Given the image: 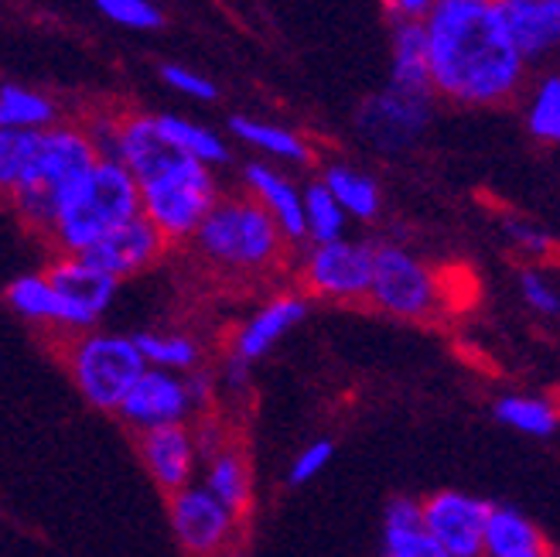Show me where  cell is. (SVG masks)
Returning a JSON list of instances; mask_svg holds the SVG:
<instances>
[{
	"instance_id": "1",
	"label": "cell",
	"mask_w": 560,
	"mask_h": 557,
	"mask_svg": "<svg viewBox=\"0 0 560 557\" xmlns=\"http://www.w3.org/2000/svg\"><path fill=\"white\" fill-rule=\"evenodd\" d=\"M428 35L434 100L455 106H506L526 82V62L492 0H438L420 18Z\"/></svg>"
},
{
	"instance_id": "2",
	"label": "cell",
	"mask_w": 560,
	"mask_h": 557,
	"mask_svg": "<svg viewBox=\"0 0 560 557\" xmlns=\"http://www.w3.org/2000/svg\"><path fill=\"white\" fill-rule=\"evenodd\" d=\"M195 254L226 274H267L288 254V240L254 195H226L212 202L191 233Z\"/></svg>"
},
{
	"instance_id": "3",
	"label": "cell",
	"mask_w": 560,
	"mask_h": 557,
	"mask_svg": "<svg viewBox=\"0 0 560 557\" xmlns=\"http://www.w3.org/2000/svg\"><path fill=\"white\" fill-rule=\"evenodd\" d=\"M140 212V185L117 158H96L55 212L45 240L59 254H82L103 233Z\"/></svg>"
},
{
	"instance_id": "4",
	"label": "cell",
	"mask_w": 560,
	"mask_h": 557,
	"mask_svg": "<svg viewBox=\"0 0 560 557\" xmlns=\"http://www.w3.org/2000/svg\"><path fill=\"white\" fill-rule=\"evenodd\" d=\"M96 158L100 154L90 141V134L82 127H69V124L45 127L38 134V148L32 154V164L24 169L18 188L8 199L24 227L45 236L62 199L72 192V185L93 169Z\"/></svg>"
},
{
	"instance_id": "5",
	"label": "cell",
	"mask_w": 560,
	"mask_h": 557,
	"mask_svg": "<svg viewBox=\"0 0 560 557\" xmlns=\"http://www.w3.org/2000/svg\"><path fill=\"white\" fill-rule=\"evenodd\" d=\"M219 199V185L209 164L195 158H175L167 169L140 182V216L167 243L191 240L195 227L206 219L212 202Z\"/></svg>"
},
{
	"instance_id": "6",
	"label": "cell",
	"mask_w": 560,
	"mask_h": 557,
	"mask_svg": "<svg viewBox=\"0 0 560 557\" xmlns=\"http://www.w3.org/2000/svg\"><path fill=\"white\" fill-rule=\"evenodd\" d=\"M62 363L90 407L114 414L130 383L144 370V356L127 336H106V332H72L62 343Z\"/></svg>"
},
{
	"instance_id": "7",
	"label": "cell",
	"mask_w": 560,
	"mask_h": 557,
	"mask_svg": "<svg viewBox=\"0 0 560 557\" xmlns=\"http://www.w3.org/2000/svg\"><path fill=\"white\" fill-rule=\"evenodd\" d=\"M366 301L404 322H431L444 312L447 294L438 270L407 254L404 246L383 243L373 250V277Z\"/></svg>"
},
{
	"instance_id": "8",
	"label": "cell",
	"mask_w": 560,
	"mask_h": 557,
	"mask_svg": "<svg viewBox=\"0 0 560 557\" xmlns=\"http://www.w3.org/2000/svg\"><path fill=\"white\" fill-rule=\"evenodd\" d=\"M373 250L376 246L355 243L346 236L315 243L312 254H307L301 264L304 294L325 298V301H342V304L366 301L370 277H373Z\"/></svg>"
},
{
	"instance_id": "9",
	"label": "cell",
	"mask_w": 560,
	"mask_h": 557,
	"mask_svg": "<svg viewBox=\"0 0 560 557\" xmlns=\"http://www.w3.org/2000/svg\"><path fill=\"white\" fill-rule=\"evenodd\" d=\"M167 520L172 534L185 554H222L240 544L243 517H236L226 503L202 486H182L167 496Z\"/></svg>"
},
{
	"instance_id": "10",
	"label": "cell",
	"mask_w": 560,
	"mask_h": 557,
	"mask_svg": "<svg viewBox=\"0 0 560 557\" xmlns=\"http://www.w3.org/2000/svg\"><path fill=\"white\" fill-rule=\"evenodd\" d=\"M45 277L62 298V332L66 336L93 328L109 304H114L117 288H120L117 277H109L106 270L93 267L79 254H59L48 264Z\"/></svg>"
},
{
	"instance_id": "11",
	"label": "cell",
	"mask_w": 560,
	"mask_h": 557,
	"mask_svg": "<svg viewBox=\"0 0 560 557\" xmlns=\"http://www.w3.org/2000/svg\"><path fill=\"white\" fill-rule=\"evenodd\" d=\"M191 397L185 390V380L175 370L161 367H144L140 376L130 383L124 401L117 404L114 414L133 431H148L161 425H185L191 414Z\"/></svg>"
},
{
	"instance_id": "12",
	"label": "cell",
	"mask_w": 560,
	"mask_h": 557,
	"mask_svg": "<svg viewBox=\"0 0 560 557\" xmlns=\"http://www.w3.org/2000/svg\"><path fill=\"white\" fill-rule=\"evenodd\" d=\"M486 517H489V503L455 489L434 492L420 503L424 531L438 541L444 557H479Z\"/></svg>"
},
{
	"instance_id": "13",
	"label": "cell",
	"mask_w": 560,
	"mask_h": 557,
	"mask_svg": "<svg viewBox=\"0 0 560 557\" xmlns=\"http://www.w3.org/2000/svg\"><path fill=\"white\" fill-rule=\"evenodd\" d=\"M167 246L172 243L151 227V219L137 212L127 222H120L117 230H109L96 243H90L79 257H86L93 267L106 270L117 281H130V277L151 270L167 254Z\"/></svg>"
},
{
	"instance_id": "14",
	"label": "cell",
	"mask_w": 560,
	"mask_h": 557,
	"mask_svg": "<svg viewBox=\"0 0 560 557\" xmlns=\"http://www.w3.org/2000/svg\"><path fill=\"white\" fill-rule=\"evenodd\" d=\"M431 100L389 86L380 96H370L359 109V130L380 151H404L410 148L431 120Z\"/></svg>"
},
{
	"instance_id": "15",
	"label": "cell",
	"mask_w": 560,
	"mask_h": 557,
	"mask_svg": "<svg viewBox=\"0 0 560 557\" xmlns=\"http://www.w3.org/2000/svg\"><path fill=\"white\" fill-rule=\"evenodd\" d=\"M137 452L154 486L164 496H172L175 489L191 483L199 444H195V434L185 425H161V428L137 431Z\"/></svg>"
},
{
	"instance_id": "16",
	"label": "cell",
	"mask_w": 560,
	"mask_h": 557,
	"mask_svg": "<svg viewBox=\"0 0 560 557\" xmlns=\"http://www.w3.org/2000/svg\"><path fill=\"white\" fill-rule=\"evenodd\" d=\"M523 62H540L560 42V0H492Z\"/></svg>"
},
{
	"instance_id": "17",
	"label": "cell",
	"mask_w": 560,
	"mask_h": 557,
	"mask_svg": "<svg viewBox=\"0 0 560 557\" xmlns=\"http://www.w3.org/2000/svg\"><path fill=\"white\" fill-rule=\"evenodd\" d=\"M304 315H307V294H277L254 318L243 322V328L233 339V356H240L243 363L254 367L257 359H264Z\"/></svg>"
},
{
	"instance_id": "18",
	"label": "cell",
	"mask_w": 560,
	"mask_h": 557,
	"mask_svg": "<svg viewBox=\"0 0 560 557\" xmlns=\"http://www.w3.org/2000/svg\"><path fill=\"white\" fill-rule=\"evenodd\" d=\"M243 182H246V192L270 212V219L277 222V230L284 233V240L288 243H304L301 188L288 175H280L277 169H267V164H246Z\"/></svg>"
},
{
	"instance_id": "19",
	"label": "cell",
	"mask_w": 560,
	"mask_h": 557,
	"mask_svg": "<svg viewBox=\"0 0 560 557\" xmlns=\"http://www.w3.org/2000/svg\"><path fill=\"white\" fill-rule=\"evenodd\" d=\"M482 554L489 557H550L553 544L540 526L513 507H489L482 526Z\"/></svg>"
},
{
	"instance_id": "20",
	"label": "cell",
	"mask_w": 560,
	"mask_h": 557,
	"mask_svg": "<svg viewBox=\"0 0 560 557\" xmlns=\"http://www.w3.org/2000/svg\"><path fill=\"white\" fill-rule=\"evenodd\" d=\"M389 86L417 96H434L431 69H428V35L420 18H394V69H389Z\"/></svg>"
},
{
	"instance_id": "21",
	"label": "cell",
	"mask_w": 560,
	"mask_h": 557,
	"mask_svg": "<svg viewBox=\"0 0 560 557\" xmlns=\"http://www.w3.org/2000/svg\"><path fill=\"white\" fill-rule=\"evenodd\" d=\"M206 489L226 503L236 517H246L254 507V472L236 444H215L206 455Z\"/></svg>"
},
{
	"instance_id": "22",
	"label": "cell",
	"mask_w": 560,
	"mask_h": 557,
	"mask_svg": "<svg viewBox=\"0 0 560 557\" xmlns=\"http://www.w3.org/2000/svg\"><path fill=\"white\" fill-rule=\"evenodd\" d=\"M4 298L24 322L42 325V328H62V298L51 288L45 274L18 277V281L8 285Z\"/></svg>"
},
{
	"instance_id": "23",
	"label": "cell",
	"mask_w": 560,
	"mask_h": 557,
	"mask_svg": "<svg viewBox=\"0 0 560 557\" xmlns=\"http://www.w3.org/2000/svg\"><path fill=\"white\" fill-rule=\"evenodd\" d=\"M322 185L335 195V202L346 209V216L362 219V222L380 216V206H383L380 185L370 175H362L359 169H349V164H328L322 175Z\"/></svg>"
},
{
	"instance_id": "24",
	"label": "cell",
	"mask_w": 560,
	"mask_h": 557,
	"mask_svg": "<svg viewBox=\"0 0 560 557\" xmlns=\"http://www.w3.org/2000/svg\"><path fill=\"white\" fill-rule=\"evenodd\" d=\"M230 130L240 137L243 144L257 148L277 161H288V164H307L312 161V148L301 134L288 130V127H277V124H264V120H249V117H233Z\"/></svg>"
},
{
	"instance_id": "25",
	"label": "cell",
	"mask_w": 560,
	"mask_h": 557,
	"mask_svg": "<svg viewBox=\"0 0 560 557\" xmlns=\"http://www.w3.org/2000/svg\"><path fill=\"white\" fill-rule=\"evenodd\" d=\"M158 127L185 158L202 161V164H209V169H219V164L230 161L226 141H222L215 130L202 127V124H191V120H182V117H172V114H158Z\"/></svg>"
},
{
	"instance_id": "26",
	"label": "cell",
	"mask_w": 560,
	"mask_h": 557,
	"mask_svg": "<svg viewBox=\"0 0 560 557\" xmlns=\"http://www.w3.org/2000/svg\"><path fill=\"white\" fill-rule=\"evenodd\" d=\"M495 421L510 425L513 431H523L529 438H553L557 425H560V414H557L553 401H547V397L513 394L495 404Z\"/></svg>"
},
{
	"instance_id": "27",
	"label": "cell",
	"mask_w": 560,
	"mask_h": 557,
	"mask_svg": "<svg viewBox=\"0 0 560 557\" xmlns=\"http://www.w3.org/2000/svg\"><path fill=\"white\" fill-rule=\"evenodd\" d=\"M59 120V109L45 93L24 86H0V127L11 130H45Z\"/></svg>"
},
{
	"instance_id": "28",
	"label": "cell",
	"mask_w": 560,
	"mask_h": 557,
	"mask_svg": "<svg viewBox=\"0 0 560 557\" xmlns=\"http://www.w3.org/2000/svg\"><path fill=\"white\" fill-rule=\"evenodd\" d=\"M301 202H304V240L312 243H325V240H339L346 236V209L335 202V195L318 182L312 188L301 192Z\"/></svg>"
},
{
	"instance_id": "29",
	"label": "cell",
	"mask_w": 560,
	"mask_h": 557,
	"mask_svg": "<svg viewBox=\"0 0 560 557\" xmlns=\"http://www.w3.org/2000/svg\"><path fill=\"white\" fill-rule=\"evenodd\" d=\"M140 356H144L148 367H161V370H175V373H188L191 367L202 363V349L188 336H158V332H140L133 336Z\"/></svg>"
},
{
	"instance_id": "30",
	"label": "cell",
	"mask_w": 560,
	"mask_h": 557,
	"mask_svg": "<svg viewBox=\"0 0 560 557\" xmlns=\"http://www.w3.org/2000/svg\"><path fill=\"white\" fill-rule=\"evenodd\" d=\"M42 130H11L0 127V195L11 199V192L18 188L24 169L32 164V154L38 148Z\"/></svg>"
},
{
	"instance_id": "31",
	"label": "cell",
	"mask_w": 560,
	"mask_h": 557,
	"mask_svg": "<svg viewBox=\"0 0 560 557\" xmlns=\"http://www.w3.org/2000/svg\"><path fill=\"white\" fill-rule=\"evenodd\" d=\"M526 130L544 144L560 141V76H544L526 109Z\"/></svg>"
},
{
	"instance_id": "32",
	"label": "cell",
	"mask_w": 560,
	"mask_h": 557,
	"mask_svg": "<svg viewBox=\"0 0 560 557\" xmlns=\"http://www.w3.org/2000/svg\"><path fill=\"white\" fill-rule=\"evenodd\" d=\"M502 230H506L510 246L516 250L520 257H526L529 264H544V267H547V264L553 260V254H557V240H553L547 230H540L537 222L510 216L506 222H502Z\"/></svg>"
},
{
	"instance_id": "33",
	"label": "cell",
	"mask_w": 560,
	"mask_h": 557,
	"mask_svg": "<svg viewBox=\"0 0 560 557\" xmlns=\"http://www.w3.org/2000/svg\"><path fill=\"white\" fill-rule=\"evenodd\" d=\"M520 294L529 312H537L540 318H557L560 315V294L553 277L544 270V264H529L520 270Z\"/></svg>"
},
{
	"instance_id": "34",
	"label": "cell",
	"mask_w": 560,
	"mask_h": 557,
	"mask_svg": "<svg viewBox=\"0 0 560 557\" xmlns=\"http://www.w3.org/2000/svg\"><path fill=\"white\" fill-rule=\"evenodd\" d=\"M96 8L124 27H133V32H158L164 24V14L154 0H96Z\"/></svg>"
},
{
	"instance_id": "35",
	"label": "cell",
	"mask_w": 560,
	"mask_h": 557,
	"mask_svg": "<svg viewBox=\"0 0 560 557\" xmlns=\"http://www.w3.org/2000/svg\"><path fill=\"white\" fill-rule=\"evenodd\" d=\"M383 554L386 557H444L438 541L420 526H404V531H383Z\"/></svg>"
},
{
	"instance_id": "36",
	"label": "cell",
	"mask_w": 560,
	"mask_h": 557,
	"mask_svg": "<svg viewBox=\"0 0 560 557\" xmlns=\"http://www.w3.org/2000/svg\"><path fill=\"white\" fill-rule=\"evenodd\" d=\"M331 459H335V441L318 438V441H312V444H304V452H298L294 462H291L288 483H291V486H304V483L318 479L322 472L328 468Z\"/></svg>"
},
{
	"instance_id": "37",
	"label": "cell",
	"mask_w": 560,
	"mask_h": 557,
	"mask_svg": "<svg viewBox=\"0 0 560 557\" xmlns=\"http://www.w3.org/2000/svg\"><path fill=\"white\" fill-rule=\"evenodd\" d=\"M161 79L167 82L172 90H178V93H185V96H191V100H215L219 96V86L212 79H206V76H199V72H191V69H185V66H161Z\"/></svg>"
},
{
	"instance_id": "38",
	"label": "cell",
	"mask_w": 560,
	"mask_h": 557,
	"mask_svg": "<svg viewBox=\"0 0 560 557\" xmlns=\"http://www.w3.org/2000/svg\"><path fill=\"white\" fill-rule=\"evenodd\" d=\"M383 523L386 531H404V526H420V503L417 499H407V496H397L386 503V513H383Z\"/></svg>"
},
{
	"instance_id": "39",
	"label": "cell",
	"mask_w": 560,
	"mask_h": 557,
	"mask_svg": "<svg viewBox=\"0 0 560 557\" xmlns=\"http://www.w3.org/2000/svg\"><path fill=\"white\" fill-rule=\"evenodd\" d=\"M185 390H188V397H191V407L195 410H206L212 394H215V376L199 370V367H191L188 376H185Z\"/></svg>"
},
{
	"instance_id": "40",
	"label": "cell",
	"mask_w": 560,
	"mask_h": 557,
	"mask_svg": "<svg viewBox=\"0 0 560 557\" xmlns=\"http://www.w3.org/2000/svg\"><path fill=\"white\" fill-rule=\"evenodd\" d=\"M438 0H386L389 18H424Z\"/></svg>"
},
{
	"instance_id": "41",
	"label": "cell",
	"mask_w": 560,
	"mask_h": 557,
	"mask_svg": "<svg viewBox=\"0 0 560 557\" xmlns=\"http://www.w3.org/2000/svg\"><path fill=\"white\" fill-rule=\"evenodd\" d=\"M222 380L230 383V390H246L249 386V363H243L240 356L230 352L226 367H222Z\"/></svg>"
}]
</instances>
